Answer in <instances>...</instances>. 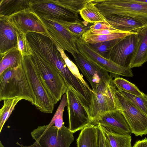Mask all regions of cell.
Segmentation results:
<instances>
[{
  "instance_id": "obj_26",
  "label": "cell",
  "mask_w": 147,
  "mask_h": 147,
  "mask_svg": "<svg viewBox=\"0 0 147 147\" xmlns=\"http://www.w3.org/2000/svg\"><path fill=\"white\" fill-rule=\"evenodd\" d=\"M112 81L116 88L119 90L138 96H142L144 94L134 84L122 78L116 77Z\"/></svg>"
},
{
  "instance_id": "obj_32",
  "label": "cell",
  "mask_w": 147,
  "mask_h": 147,
  "mask_svg": "<svg viewBox=\"0 0 147 147\" xmlns=\"http://www.w3.org/2000/svg\"><path fill=\"white\" fill-rule=\"evenodd\" d=\"M55 45L66 65L70 71L81 80L84 82H86L83 78V76L80 72L79 69L76 64L67 57L64 51L61 47Z\"/></svg>"
},
{
  "instance_id": "obj_34",
  "label": "cell",
  "mask_w": 147,
  "mask_h": 147,
  "mask_svg": "<svg viewBox=\"0 0 147 147\" xmlns=\"http://www.w3.org/2000/svg\"><path fill=\"white\" fill-rule=\"evenodd\" d=\"M96 125L97 131L98 147H111L102 127L99 125Z\"/></svg>"
},
{
  "instance_id": "obj_8",
  "label": "cell",
  "mask_w": 147,
  "mask_h": 147,
  "mask_svg": "<svg viewBox=\"0 0 147 147\" xmlns=\"http://www.w3.org/2000/svg\"><path fill=\"white\" fill-rule=\"evenodd\" d=\"M31 9L40 18L58 23L80 20L78 13L67 10L53 0H32Z\"/></svg>"
},
{
  "instance_id": "obj_9",
  "label": "cell",
  "mask_w": 147,
  "mask_h": 147,
  "mask_svg": "<svg viewBox=\"0 0 147 147\" xmlns=\"http://www.w3.org/2000/svg\"><path fill=\"white\" fill-rule=\"evenodd\" d=\"M69 120V128L73 133L92 124L89 115L75 93L68 88L65 93Z\"/></svg>"
},
{
  "instance_id": "obj_15",
  "label": "cell",
  "mask_w": 147,
  "mask_h": 147,
  "mask_svg": "<svg viewBox=\"0 0 147 147\" xmlns=\"http://www.w3.org/2000/svg\"><path fill=\"white\" fill-rule=\"evenodd\" d=\"M8 18L17 29L25 34L34 32L48 36L41 19L31 9L18 13Z\"/></svg>"
},
{
  "instance_id": "obj_21",
  "label": "cell",
  "mask_w": 147,
  "mask_h": 147,
  "mask_svg": "<svg viewBox=\"0 0 147 147\" xmlns=\"http://www.w3.org/2000/svg\"><path fill=\"white\" fill-rule=\"evenodd\" d=\"M77 144V147H98L96 125L91 124L81 130Z\"/></svg>"
},
{
  "instance_id": "obj_30",
  "label": "cell",
  "mask_w": 147,
  "mask_h": 147,
  "mask_svg": "<svg viewBox=\"0 0 147 147\" xmlns=\"http://www.w3.org/2000/svg\"><path fill=\"white\" fill-rule=\"evenodd\" d=\"M67 105V97L65 93L63 96L59 106L49 124L54 125L58 129L62 127L64 124L63 121V113L65 108Z\"/></svg>"
},
{
  "instance_id": "obj_2",
  "label": "cell",
  "mask_w": 147,
  "mask_h": 147,
  "mask_svg": "<svg viewBox=\"0 0 147 147\" xmlns=\"http://www.w3.org/2000/svg\"><path fill=\"white\" fill-rule=\"evenodd\" d=\"M95 6L105 17L126 16L147 25V3L136 0H94Z\"/></svg>"
},
{
  "instance_id": "obj_25",
  "label": "cell",
  "mask_w": 147,
  "mask_h": 147,
  "mask_svg": "<svg viewBox=\"0 0 147 147\" xmlns=\"http://www.w3.org/2000/svg\"><path fill=\"white\" fill-rule=\"evenodd\" d=\"M21 98H15L4 100L3 105L0 109V132L4 125L8 119L15 106L20 100Z\"/></svg>"
},
{
  "instance_id": "obj_3",
  "label": "cell",
  "mask_w": 147,
  "mask_h": 147,
  "mask_svg": "<svg viewBox=\"0 0 147 147\" xmlns=\"http://www.w3.org/2000/svg\"><path fill=\"white\" fill-rule=\"evenodd\" d=\"M73 133L64 124L58 129L53 124L39 126L31 133L35 142L30 146H24L18 142L21 147H69L74 141Z\"/></svg>"
},
{
  "instance_id": "obj_5",
  "label": "cell",
  "mask_w": 147,
  "mask_h": 147,
  "mask_svg": "<svg viewBox=\"0 0 147 147\" xmlns=\"http://www.w3.org/2000/svg\"><path fill=\"white\" fill-rule=\"evenodd\" d=\"M31 51V58L37 72L56 104L66 93L67 89L65 80L55 66Z\"/></svg>"
},
{
  "instance_id": "obj_39",
  "label": "cell",
  "mask_w": 147,
  "mask_h": 147,
  "mask_svg": "<svg viewBox=\"0 0 147 147\" xmlns=\"http://www.w3.org/2000/svg\"><path fill=\"white\" fill-rule=\"evenodd\" d=\"M0 147H5L1 141H0Z\"/></svg>"
},
{
  "instance_id": "obj_35",
  "label": "cell",
  "mask_w": 147,
  "mask_h": 147,
  "mask_svg": "<svg viewBox=\"0 0 147 147\" xmlns=\"http://www.w3.org/2000/svg\"><path fill=\"white\" fill-rule=\"evenodd\" d=\"M90 28L92 30H117L107 22L97 23L90 26Z\"/></svg>"
},
{
  "instance_id": "obj_1",
  "label": "cell",
  "mask_w": 147,
  "mask_h": 147,
  "mask_svg": "<svg viewBox=\"0 0 147 147\" xmlns=\"http://www.w3.org/2000/svg\"><path fill=\"white\" fill-rule=\"evenodd\" d=\"M17 98L35 105V95L22 65L8 68L0 75V101Z\"/></svg>"
},
{
  "instance_id": "obj_29",
  "label": "cell",
  "mask_w": 147,
  "mask_h": 147,
  "mask_svg": "<svg viewBox=\"0 0 147 147\" xmlns=\"http://www.w3.org/2000/svg\"><path fill=\"white\" fill-rule=\"evenodd\" d=\"M123 38L90 45L96 51L104 57L110 59V53L113 48Z\"/></svg>"
},
{
  "instance_id": "obj_33",
  "label": "cell",
  "mask_w": 147,
  "mask_h": 147,
  "mask_svg": "<svg viewBox=\"0 0 147 147\" xmlns=\"http://www.w3.org/2000/svg\"><path fill=\"white\" fill-rule=\"evenodd\" d=\"M18 49L22 55H31V50L26 34L17 29Z\"/></svg>"
},
{
  "instance_id": "obj_22",
  "label": "cell",
  "mask_w": 147,
  "mask_h": 147,
  "mask_svg": "<svg viewBox=\"0 0 147 147\" xmlns=\"http://www.w3.org/2000/svg\"><path fill=\"white\" fill-rule=\"evenodd\" d=\"M94 0L87 3L80 11L82 18L88 23L94 24L100 22H107L105 17L95 6Z\"/></svg>"
},
{
  "instance_id": "obj_16",
  "label": "cell",
  "mask_w": 147,
  "mask_h": 147,
  "mask_svg": "<svg viewBox=\"0 0 147 147\" xmlns=\"http://www.w3.org/2000/svg\"><path fill=\"white\" fill-rule=\"evenodd\" d=\"M18 48L17 28L8 17L0 15V54Z\"/></svg>"
},
{
  "instance_id": "obj_17",
  "label": "cell",
  "mask_w": 147,
  "mask_h": 147,
  "mask_svg": "<svg viewBox=\"0 0 147 147\" xmlns=\"http://www.w3.org/2000/svg\"><path fill=\"white\" fill-rule=\"evenodd\" d=\"M105 18L113 28L123 32L136 33L146 26L137 20L122 16L112 15Z\"/></svg>"
},
{
  "instance_id": "obj_7",
  "label": "cell",
  "mask_w": 147,
  "mask_h": 147,
  "mask_svg": "<svg viewBox=\"0 0 147 147\" xmlns=\"http://www.w3.org/2000/svg\"><path fill=\"white\" fill-rule=\"evenodd\" d=\"M76 45L80 55L93 64L111 73L116 77L119 75L128 77L133 76L130 67L121 66L110 59L104 57L90 44L84 41L81 38H78Z\"/></svg>"
},
{
  "instance_id": "obj_24",
  "label": "cell",
  "mask_w": 147,
  "mask_h": 147,
  "mask_svg": "<svg viewBox=\"0 0 147 147\" xmlns=\"http://www.w3.org/2000/svg\"><path fill=\"white\" fill-rule=\"evenodd\" d=\"M102 127L111 147H132L131 144V137L130 135L115 134Z\"/></svg>"
},
{
  "instance_id": "obj_14",
  "label": "cell",
  "mask_w": 147,
  "mask_h": 147,
  "mask_svg": "<svg viewBox=\"0 0 147 147\" xmlns=\"http://www.w3.org/2000/svg\"><path fill=\"white\" fill-rule=\"evenodd\" d=\"M92 124L99 125L108 131L122 135H130V128L122 113L115 109L102 113L92 121Z\"/></svg>"
},
{
  "instance_id": "obj_6",
  "label": "cell",
  "mask_w": 147,
  "mask_h": 147,
  "mask_svg": "<svg viewBox=\"0 0 147 147\" xmlns=\"http://www.w3.org/2000/svg\"><path fill=\"white\" fill-rule=\"evenodd\" d=\"M22 66L30 80L35 95V107L44 113H51L56 103L50 92L41 79L30 55H23Z\"/></svg>"
},
{
  "instance_id": "obj_38",
  "label": "cell",
  "mask_w": 147,
  "mask_h": 147,
  "mask_svg": "<svg viewBox=\"0 0 147 147\" xmlns=\"http://www.w3.org/2000/svg\"><path fill=\"white\" fill-rule=\"evenodd\" d=\"M137 1L147 3V0H136Z\"/></svg>"
},
{
  "instance_id": "obj_27",
  "label": "cell",
  "mask_w": 147,
  "mask_h": 147,
  "mask_svg": "<svg viewBox=\"0 0 147 147\" xmlns=\"http://www.w3.org/2000/svg\"><path fill=\"white\" fill-rule=\"evenodd\" d=\"M92 0H53L62 7L74 13H78L88 3Z\"/></svg>"
},
{
  "instance_id": "obj_13",
  "label": "cell",
  "mask_w": 147,
  "mask_h": 147,
  "mask_svg": "<svg viewBox=\"0 0 147 147\" xmlns=\"http://www.w3.org/2000/svg\"><path fill=\"white\" fill-rule=\"evenodd\" d=\"M111 82L102 83L96 87L92 98L89 114L92 123L100 114L116 109L110 85Z\"/></svg>"
},
{
  "instance_id": "obj_36",
  "label": "cell",
  "mask_w": 147,
  "mask_h": 147,
  "mask_svg": "<svg viewBox=\"0 0 147 147\" xmlns=\"http://www.w3.org/2000/svg\"><path fill=\"white\" fill-rule=\"evenodd\" d=\"M119 32L121 31L118 30H92L90 29L86 31L88 33L98 35L109 34Z\"/></svg>"
},
{
  "instance_id": "obj_12",
  "label": "cell",
  "mask_w": 147,
  "mask_h": 147,
  "mask_svg": "<svg viewBox=\"0 0 147 147\" xmlns=\"http://www.w3.org/2000/svg\"><path fill=\"white\" fill-rule=\"evenodd\" d=\"M138 41L136 33L123 38L113 48L110 53V59L120 66L130 67Z\"/></svg>"
},
{
  "instance_id": "obj_28",
  "label": "cell",
  "mask_w": 147,
  "mask_h": 147,
  "mask_svg": "<svg viewBox=\"0 0 147 147\" xmlns=\"http://www.w3.org/2000/svg\"><path fill=\"white\" fill-rule=\"evenodd\" d=\"M63 26L69 32L78 38H80L87 30L88 23L80 20L73 22L58 23Z\"/></svg>"
},
{
  "instance_id": "obj_19",
  "label": "cell",
  "mask_w": 147,
  "mask_h": 147,
  "mask_svg": "<svg viewBox=\"0 0 147 147\" xmlns=\"http://www.w3.org/2000/svg\"><path fill=\"white\" fill-rule=\"evenodd\" d=\"M0 55V75L8 68H17L22 65L23 56L18 48H13Z\"/></svg>"
},
{
  "instance_id": "obj_37",
  "label": "cell",
  "mask_w": 147,
  "mask_h": 147,
  "mask_svg": "<svg viewBox=\"0 0 147 147\" xmlns=\"http://www.w3.org/2000/svg\"><path fill=\"white\" fill-rule=\"evenodd\" d=\"M132 147H147V138L136 141Z\"/></svg>"
},
{
  "instance_id": "obj_31",
  "label": "cell",
  "mask_w": 147,
  "mask_h": 147,
  "mask_svg": "<svg viewBox=\"0 0 147 147\" xmlns=\"http://www.w3.org/2000/svg\"><path fill=\"white\" fill-rule=\"evenodd\" d=\"M118 90L128 100L147 115V94H144L142 96H138Z\"/></svg>"
},
{
  "instance_id": "obj_20",
  "label": "cell",
  "mask_w": 147,
  "mask_h": 147,
  "mask_svg": "<svg viewBox=\"0 0 147 147\" xmlns=\"http://www.w3.org/2000/svg\"><path fill=\"white\" fill-rule=\"evenodd\" d=\"M32 0H0V15L8 17L31 9Z\"/></svg>"
},
{
  "instance_id": "obj_18",
  "label": "cell",
  "mask_w": 147,
  "mask_h": 147,
  "mask_svg": "<svg viewBox=\"0 0 147 147\" xmlns=\"http://www.w3.org/2000/svg\"><path fill=\"white\" fill-rule=\"evenodd\" d=\"M138 41L130 67H140L147 61V25L137 32Z\"/></svg>"
},
{
  "instance_id": "obj_10",
  "label": "cell",
  "mask_w": 147,
  "mask_h": 147,
  "mask_svg": "<svg viewBox=\"0 0 147 147\" xmlns=\"http://www.w3.org/2000/svg\"><path fill=\"white\" fill-rule=\"evenodd\" d=\"M40 19L48 36L55 44L72 55L79 54L76 45L78 38L59 23L49 20Z\"/></svg>"
},
{
  "instance_id": "obj_11",
  "label": "cell",
  "mask_w": 147,
  "mask_h": 147,
  "mask_svg": "<svg viewBox=\"0 0 147 147\" xmlns=\"http://www.w3.org/2000/svg\"><path fill=\"white\" fill-rule=\"evenodd\" d=\"M72 55L75 64L90 84L94 93L100 84L110 83L113 80L112 77L108 72L88 61L79 54Z\"/></svg>"
},
{
  "instance_id": "obj_23",
  "label": "cell",
  "mask_w": 147,
  "mask_h": 147,
  "mask_svg": "<svg viewBox=\"0 0 147 147\" xmlns=\"http://www.w3.org/2000/svg\"><path fill=\"white\" fill-rule=\"evenodd\" d=\"M134 33H136L119 32L109 34L98 35L88 33L85 32L80 38L85 42L92 44L123 38Z\"/></svg>"
},
{
  "instance_id": "obj_4",
  "label": "cell",
  "mask_w": 147,
  "mask_h": 147,
  "mask_svg": "<svg viewBox=\"0 0 147 147\" xmlns=\"http://www.w3.org/2000/svg\"><path fill=\"white\" fill-rule=\"evenodd\" d=\"M110 86L116 109L123 115L132 133L136 136L147 134V115L125 98L111 82Z\"/></svg>"
}]
</instances>
